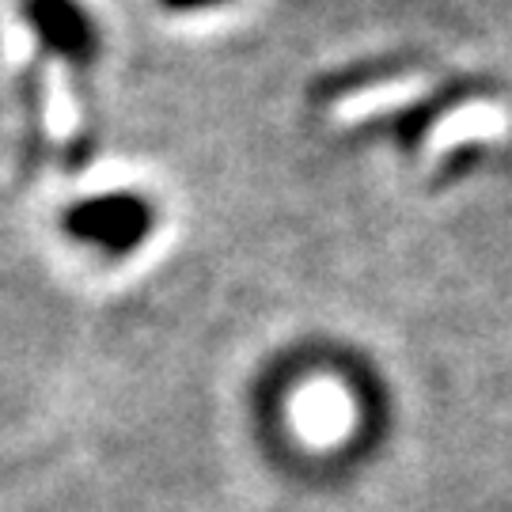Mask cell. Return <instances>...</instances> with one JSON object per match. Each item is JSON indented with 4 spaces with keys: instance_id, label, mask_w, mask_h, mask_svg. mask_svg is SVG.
Listing matches in <instances>:
<instances>
[{
    "instance_id": "1",
    "label": "cell",
    "mask_w": 512,
    "mask_h": 512,
    "mask_svg": "<svg viewBox=\"0 0 512 512\" xmlns=\"http://www.w3.org/2000/svg\"><path fill=\"white\" fill-rule=\"evenodd\" d=\"M69 236L92 243L107 255H129L152 232V205L137 194H103L65 213Z\"/></svg>"
},
{
    "instance_id": "2",
    "label": "cell",
    "mask_w": 512,
    "mask_h": 512,
    "mask_svg": "<svg viewBox=\"0 0 512 512\" xmlns=\"http://www.w3.org/2000/svg\"><path fill=\"white\" fill-rule=\"evenodd\" d=\"M23 19L31 23L42 50L69 61L76 76L88 73L99 50V35L88 12L76 0H23Z\"/></svg>"
},
{
    "instance_id": "3",
    "label": "cell",
    "mask_w": 512,
    "mask_h": 512,
    "mask_svg": "<svg viewBox=\"0 0 512 512\" xmlns=\"http://www.w3.org/2000/svg\"><path fill=\"white\" fill-rule=\"evenodd\" d=\"M167 8H175V12H198V8H213L220 0H164Z\"/></svg>"
}]
</instances>
